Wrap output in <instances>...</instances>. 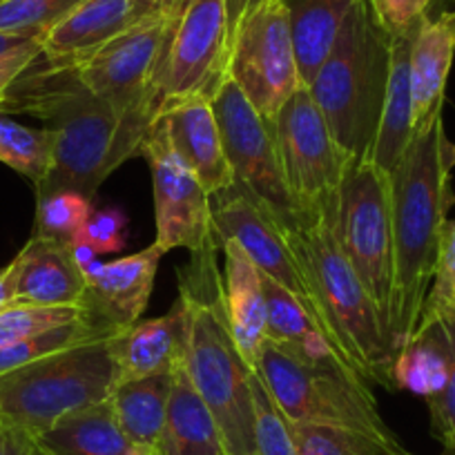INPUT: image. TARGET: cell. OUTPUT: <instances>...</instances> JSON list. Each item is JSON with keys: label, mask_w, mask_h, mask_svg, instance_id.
Returning <instances> with one entry per match:
<instances>
[{"label": "cell", "mask_w": 455, "mask_h": 455, "mask_svg": "<svg viewBox=\"0 0 455 455\" xmlns=\"http://www.w3.org/2000/svg\"><path fill=\"white\" fill-rule=\"evenodd\" d=\"M83 0H0V32L43 38Z\"/></svg>", "instance_id": "34"}, {"label": "cell", "mask_w": 455, "mask_h": 455, "mask_svg": "<svg viewBox=\"0 0 455 455\" xmlns=\"http://www.w3.org/2000/svg\"><path fill=\"white\" fill-rule=\"evenodd\" d=\"M288 248L313 282L337 355L366 382L397 391L395 348L387 323L347 261L328 219H313L283 230Z\"/></svg>", "instance_id": "5"}, {"label": "cell", "mask_w": 455, "mask_h": 455, "mask_svg": "<svg viewBox=\"0 0 455 455\" xmlns=\"http://www.w3.org/2000/svg\"><path fill=\"white\" fill-rule=\"evenodd\" d=\"M114 388L116 366L108 335L0 375V415L41 435L63 415L105 402Z\"/></svg>", "instance_id": "6"}, {"label": "cell", "mask_w": 455, "mask_h": 455, "mask_svg": "<svg viewBox=\"0 0 455 455\" xmlns=\"http://www.w3.org/2000/svg\"><path fill=\"white\" fill-rule=\"evenodd\" d=\"M0 455H45L36 435L0 415Z\"/></svg>", "instance_id": "41"}, {"label": "cell", "mask_w": 455, "mask_h": 455, "mask_svg": "<svg viewBox=\"0 0 455 455\" xmlns=\"http://www.w3.org/2000/svg\"><path fill=\"white\" fill-rule=\"evenodd\" d=\"M283 177L304 212V223L328 219L332 223L341 181L351 156L337 146L313 94L301 85L273 121Z\"/></svg>", "instance_id": "10"}, {"label": "cell", "mask_w": 455, "mask_h": 455, "mask_svg": "<svg viewBox=\"0 0 455 455\" xmlns=\"http://www.w3.org/2000/svg\"><path fill=\"white\" fill-rule=\"evenodd\" d=\"M261 286L266 297V341L313 369L360 378L339 360L322 328L315 323L297 297H292L286 288L275 283L266 275H261Z\"/></svg>", "instance_id": "21"}, {"label": "cell", "mask_w": 455, "mask_h": 455, "mask_svg": "<svg viewBox=\"0 0 455 455\" xmlns=\"http://www.w3.org/2000/svg\"><path fill=\"white\" fill-rule=\"evenodd\" d=\"M3 114H32L54 134V155L38 199L78 192L94 201L96 190L121 164L141 150L156 116L124 112L96 96L65 59L36 56L0 105Z\"/></svg>", "instance_id": "1"}, {"label": "cell", "mask_w": 455, "mask_h": 455, "mask_svg": "<svg viewBox=\"0 0 455 455\" xmlns=\"http://www.w3.org/2000/svg\"><path fill=\"white\" fill-rule=\"evenodd\" d=\"M54 134L47 128H28L0 112V164L41 186L52 168Z\"/></svg>", "instance_id": "30"}, {"label": "cell", "mask_w": 455, "mask_h": 455, "mask_svg": "<svg viewBox=\"0 0 455 455\" xmlns=\"http://www.w3.org/2000/svg\"><path fill=\"white\" fill-rule=\"evenodd\" d=\"M451 328L437 322L418 328L404 347L400 348L393 364L397 388L431 397L444 388L451 371Z\"/></svg>", "instance_id": "28"}, {"label": "cell", "mask_w": 455, "mask_h": 455, "mask_svg": "<svg viewBox=\"0 0 455 455\" xmlns=\"http://www.w3.org/2000/svg\"><path fill=\"white\" fill-rule=\"evenodd\" d=\"M223 248V306L226 319L239 353L252 371H257L261 347L266 344V297L261 273L251 257L233 239H219Z\"/></svg>", "instance_id": "22"}, {"label": "cell", "mask_w": 455, "mask_h": 455, "mask_svg": "<svg viewBox=\"0 0 455 455\" xmlns=\"http://www.w3.org/2000/svg\"><path fill=\"white\" fill-rule=\"evenodd\" d=\"M112 328L103 326V323H96L92 317H83L78 322L65 323V326L52 328V331L38 332V335L28 337V339H20L16 344L0 348V375L10 373V371L20 369L25 364H32V362L41 360V357L52 355V353L65 351V348H72L83 344V341L99 339V337L114 335Z\"/></svg>", "instance_id": "31"}, {"label": "cell", "mask_w": 455, "mask_h": 455, "mask_svg": "<svg viewBox=\"0 0 455 455\" xmlns=\"http://www.w3.org/2000/svg\"><path fill=\"white\" fill-rule=\"evenodd\" d=\"M419 25L404 34L391 36V74H388L387 99L373 148L375 165L391 174L404 159L413 141V87H411V47Z\"/></svg>", "instance_id": "24"}, {"label": "cell", "mask_w": 455, "mask_h": 455, "mask_svg": "<svg viewBox=\"0 0 455 455\" xmlns=\"http://www.w3.org/2000/svg\"><path fill=\"white\" fill-rule=\"evenodd\" d=\"M172 375L168 418L152 455H230L217 419L188 378L183 362Z\"/></svg>", "instance_id": "25"}, {"label": "cell", "mask_w": 455, "mask_h": 455, "mask_svg": "<svg viewBox=\"0 0 455 455\" xmlns=\"http://www.w3.org/2000/svg\"><path fill=\"white\" fill-rule=\"evenodd\" d=\"M228 78L268 121L304 85L286 0H259L239 19L230 34Z\"/></svg>", "instance_id": "11"}, {"label": "cell", "mask_w": 455, "mask_h": 455, "mask_svg": "<svg viewBox=\"0 0 455 455\" xmlns=\"http://www.w3.org/2000/svg\"><path fill=\"white\" fill-rule=\"evenodd\" d=\"M125 242H128V217L119 208L94 210L74 237V246L87 252L121 251Z\"/></svg>", "instance_id": "37"}, {"label": "cell", "mask_w": 455, "mask_h": 455, "mask_svg": "<svg viewBox=\"0 0 455 455\" xmlns=\"http://www.w3.org/2000/svg\"><path fill=\"white\" fill-rule=\"evenodd\" d=\"M228 54L226 0H183L156 72L161 105L188 96L212 100L228 78Z\"/></svg>", "instance_id": "13"}, {"label": "cell", "mask_w": 455, "mask_h": 455, "mask_svg": "<svg viewBox=\"0 0 455 455\" xmlns=\"http://www.w3.org/2000/svg\"><path fill=\"white\" fill-rule=\"evenodd\" d=\"M455 59V10L424 16L411 47L413 125L419 130L444 108L446 81Z\"/></svg>", "instance_id": "23"}, {"label": "cell", "mask_w": 455, "mask_h": 455, "mask_svg": "<svg viewBox=\"0 0 455 455\" xmlns=\"http://www.w3.org/2000/svg\"><path fill=\"white\" fill-rule=\"evenodd\" d=\"M257 373L288 422L348 428L378 442L387 455L406 453L379 415L373 391L364 379L313 369L270 341L261 347Z\"/></svg>", "instance_id": "7"}, {"label": "cell", "mask_w": 455, "mask_h": 455, "mask_svg": "<svg viewBox=\"0 0 455 455\" xmlns=\"http://www.w3.org/2000/svg\"><path fill=\"white\" fill-rule=\"evenodd\" d=\"M255 3H259V0H226V10H228V29H230V34H233L235 25L239 23V19H242L243 14H246L248 10H251Z\"/></svg>", "instance_id": "43"}, {"label": "cell", "mask_w": 455, "mask_h": 455, "mask_svg": "<svg viewBox=\"0 0 455 455\" xmlns=\"http://www.w3.org/2000/svg\"><path fill=\"white\" fill-rule=\"evenodd\" d=\"M29 41H34V36L0 32V54H5V52H10V50H16V47L25 45V43H29Z\"/></svg>", "instance_id": "44"}, {"label": "cell", "mask_w": 455, "mask_h": 455, "mask_svg": "<svg viewBox=\"0 0 455 455\" xmlns=\"http://www.w3.org/2000/svg\"><path fill=\"white\" fill-rule=\"evenodd\" d=\"M161 5H152L146 0H83L41 38L43 54L52 59H78L92 54Z\"/></svg>", "instance_id": "20"}, {"label": "cell", "mask_w": 455, "mask_h": 455, "mask_svg": "<svg viewBox=\"0 0 455 455\" xmlns=\"http://www.w3.org/2000/svg\"><path fill=\"white\" fill-rule=\"evenodd\" d=\"M449 328L451 347H453L449 379H446L444 388L440 393L427 397L428 413H431V433L440 442L442 449L455 446V323H449Z\"/></svg>", "instance_id": "38"}, {"label": "cell", "mask_w": 455, "mask_h": 455, "mask_svg": "<svg viewBox=\"0 0 455 455\" xmlns=\"http://www.w3.org/2000/svg\"><path fill=\"white\" fill-rule=\"evenodd\" d=\"M331 226L341 252L360 277L391 337V174L384 172L373 161H351L341 181Z\"/></svg>", "instance_id": "8"}, {"label": "cell", "mask_w": 455, "mask_h": 455, "mask_svg": "<svg viewBox=\"0 0 455 455\" xmlns=\"http://www.w3.org/2000/svg\"><path fill=\"white\" fill-rule=\"evenodd\" d=\"M12 261L16 268V304L83 308L87 264L74 243L34 235Z\"/></svg>", "instance_id": "18"}, {"label": "cell", "mask_w": 455, "mask_h": 455, "mask_svg": "<svg viewBox=\"0 0 455 455\" xmlns=\"http://www.w3.org/2000/svg\"><path fill=\"white\" fill-rule=\"evenodd\" d=\"M210 199H214L212 223L217 239L237 242L243 248V252L251 257L252 264L259 268L261 275L286 288L292 297H297L304 304L310 317L315 319V323L322 328L326 339L331 341L326 317H323L322 304H319L313 282H310L308 275L304 273L299 261L295 259L292 251L288 248L282 226L252 196H248L237 186L228 188V190L219 192Z\"/></svg>", "instance_id": "15"}, {"label": "cell", "mask_w": 455, "mask_h": 455, "mask_svg": "<svg viewBox=\"0 0 455 455\" xmlns=\"http://www.w3.org/2000/svg\"><path fill=\"white\" fill-rule=\"evenodd\" d=\"M291 431L299 455H387L378 442L348 428L291 422Z\"/></svg>", "instance_id": "36"}, {"label": "cell", "mask_w": 455, "mask_h": 455, "mask_svg": "<svg viewBox=\"0 0 455 455\" xmlns=\"http://www.w3.org/2000/svg\"><path fill=\"white\" fill-rule=\"evenodd\" d=\"M165 252L156 243L134 255L121 257L108 264L90 261L85 266L87 291L83 308L96 323L124 331L141 322L152 288H155L159 261Z\"/></svg>", "instance_id": "16"}, {"label": "cell", "mask_w": 455, "mask_h": 455, "mask_svg": "<svg viewBox=\"0 0 455 455\" xmlns=\"http://www.w3.org/2000/svg\"><path fill=\"white\" fill-rule=\"evenodd\" d=\"M36 440L45 455H148L124 433L109 397L63 415Z\"/></svg>", "instance_id": "26"}, {"label": "cell", "mask_w": 455, "mask_h": 455, "mask_svg": "<svg viewBox=\"0 0 455 455\" xmlns=\"http://www.w3.org/2000/svg\"><path fill=\"white\" fill-rule=\"evenodd\" d=\"M437 322L455 323V219L446 221L444 233H442L435 270H433L418 328Z\"/></svg>", "instance_id": "32"}, {"label": "cell", "mask_w": 455, "mask_h": 455, "mask_svg": "<svg viewBox=\"0 0 455 455\" xmlns=\"http://www.w3.org/2000/svg\"><path fill=\"white\" fill-rule=\"evenodd\" d=\"M94 212V204L78 192H54L38 199L36 233L38 237L74 243L83 223Z\"/></svg>", "instance_id": "35"}, {"label": "cell", "mask_w": 455, "mask_h": 455, "mask_svg": "<svg viewBox=\"0 0 455 455\" xmlns=\"http://www.w3.org/2000/svg\"><path fill=\"white\" fill-rule=\"evenodd\" d=\"M139 152L146 156L152 174L156 246L164 252L186 248L196 255L219 243L212 223V199L172 150L159 116L143 137Z\"/></svg>", "instance_id": "14"}, {"label": "cell", "mask_w": 455, "mask_h": 455, "mask_svg": "<svg viewBox=\"0 0 455 455\" xmlns=\"http://www.w3.org/2000/svg\"><path fill=\"white\" fill-rule=\"evenodd\" d=\"M378 16L379 25L387 29L391 36L404 34L422 23L424 16H428L435 0H369Z\"/></svg>", "instance_id": "39"}, {"label": "cell", "mask_w": 455, "mask_h": 455, "mask_svg": "<svg viewBox=\"0 0 455 455\" xmlns=\"http://www.w3.org/2000/svg\"><path fill=\"white\" fill-rule=\"evenodd\" d=\"M181 3L183 0H168L100 50L65 60L76 68L83 83L100 99L124 112L159 116L156 72Z\"/></svg>", "instance_id": "12"}, {"label": "cell", "mask_w": 455, "mask_h": 455, "mask_svg": "<svg viewBox=\"0 0 455 455\" xmlns=\"http://www.w3.org/2000/svg\"><path fill=\"white\" fill-rule=\"evenodd\" d=\"M186 308L174 301L172 308L156 319H146L112 335L116 387L132 379L172 373L186 357Z\"/></svg>", "instance_id": "19"}, {"label": "cell", "mask_w": 455, "mask_h": 455, "mask_svg": "<svg viewBox=\"0 0 455 455\" xmlns=\"http://www.w3.org/2000/svg\"><path fill=\"white\" fill-rule=\"evenodd\" d=\"M217 243L192 255L179 270V299L186 308L188 378L212 418L230 455H257L255 404L251 378L255 371L239 353L223 306V275L217 268Z\"/></svg>", "instance_id": "3"}, {"label": "cell", "mask_w": 455, "mask_h": 455, "mask_svg": "<svg viewBox=\"0 0 455 455\" xmlns=\"http://www.w3.org/2000/svg\"><path fill=\"white\" fill-rule=\"evenodd\" d=\"M286 5L291 12L299 78L308 87L355 0H286Z\"/></svg>", "instance_id": "29"}, {"label": "cell", "mask_w": 455, "mask_h": 455, "mask_svg": "<svg viewBox=\"0 0 455 455\" xmlns=\"http://www.w3.org/2000/svg\"><path fill=\"white\" fill-rule=\"evenodd\" d=\"M16 306V268L14 261L0 268V313Z\"/></svg>", "instance_id": "42"}, {"label": "cell", "mask_w": 455, "mask_h": 455, "mask_svg": "<svg viewBox=\"0 0 455 455\" xmlns=\"http://www.w3.org/2000/svg\"><path fill=\"white\" fill-rule=\"evenodd\" d=\"M146 3H152V5H161V3H165V0H146Z\"/></svg>", "instance_id": "46"}, {"label": "cell", "mask_w": 455, "mask_h": 455, "mask_svg": "<svg viewBox=\"0 0 455 455\" xmlns=\"http://www.w3.org/2000/svg\"><path fill=\"white\" fill-rule=\"evenodd\" d=\"M212 109L235 186L252 196L283 230L301 226L304 212L283 177L273 121L252 108L233 78H226L212 96Z\"/></svg>", "instance_id": "9"}, {"label": "cell", "mask_w": 455, "mask_h": 455, "mask_svg": "<svg viewBox=\"0 0 455 455\" xmlns=\"http://www.w3.org/2000/svg\"><path fill=\"white\" fill-rule=\"evenodd\" d=\"M43 52V41L41 38H34V41L25 43V45L16 47V50L5 52L0 54V105L5 100L7 92L14 85L16 78L29 68V65L36 60V56Z\"/></svg>", "instance_id": "40"}, {"label": "cell", "mask_w": 455, "mask_h": 455, "mask_svg": "<svg viewBox=\"0 0 455 455\" xmlns=\"http://www.w3.org/2000/svg\"><path fill=\"white\" fill-rule=\"evenodd\" d=\"M455 146L442 114L415 130L404 159L391 172L393 304L391 341L395 357L413 337L435 270L451 201Z\"/></svg>", "instance_id": "2"}, {"label": "cell", "mask_w": 455, "mask_h": 455, "mask_svg": "<svg viewBox=\"0 0 455 455\" xmlns=\"http://www.w3.org/2000/svg\"><path fill=\"white\" fill-rule=\"evenodd\" d=\"M90 317L81 306H25L16 304L0 313V348L20 339Z\"/></svg>", "instance_id": "33"}, {"label": "cell", "mask_w": 455, "mask_h": 455, "mask_svg": "<svg viewBox=\"0 0 455 455\" xmlns=\"http://www.w3.org/2000/svg\"><path fill=\"white\" fill-rule=\"evenodd\" d=\"M404 455H413L411 451H406ZM440 455H455V446H446V449H442Z\"/></svg>", "instance_id": "45"}, {"label": "cell", "mask_w": 455, "mask_h": 455, "mask_svg": "<svg viewBox=\"0 0 455 455\" xmlns=\"http://www.w3.org/2000/svg\"><path fill=\"white\" fill-rule=\"evenodd\" d=\"M174 373V371H172ZM172 373L132 379L114 388L109 395L114 415L132 444L152 455L165 418H168L170 395H172Z\"/></svg>", "instance_id": "27"}, {"label": "cell", "mask_w": 455, "mask_h": 455, "mask_svg": "<svg viewBox=\"0 0 455 455\" xmlns=\"http://www.w3.org/2000/svg\"><path fill=\"white\" fill-rule=\"evenodd\" d=\"M391 74V34L369 0H355L308 85L337 146L371 161Z\"/></svg>", "instance_id": "4"}, {"label": "cell", "mask_w": 455, "mask_h": 455, "mask_svg": "<svg viewBox=\"0 0 455 455\" xmlns=\"http://www.w3.org/2000/svg\"><path fill=\"white\" fill-rule=\"evenodd\" d=\"M159 119L172 150L177 152L183 165L199 179L210 196L235 186L212 100L205 96L165 100L159 109Z\"/></svg>", "instance_id": "17"}]
</instances>
